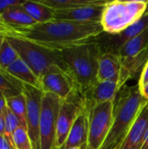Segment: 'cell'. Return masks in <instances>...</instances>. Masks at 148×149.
<instances>
[{
    "instance_id": "6da1fadb",
    "label": "cell",
    "mask_w": 148,
    "mask_h": 149,
    "mask_svg": "<svg viewBox=\"0 0 148 149\" xmlns=\"http://www.w3.org/2000/svg\"><path fill=\"white\" fill-rule=\"evenodd\" d=\"M21 38L49 46L58 47L88 41L104 32L101 23H79L54 19L20 29Z\"/></svg>"
},
{
    "instance_id": "7a4b0ae2",
    "label": "cell",
    "mask_w": 148,
    "mask_h": 149,
    "mask_svg": "<svg viewBox=\"0 0 148 149\" xmlns=\"http://www.w3.org/2000/svg\"><path fill=\"white\" fill-rule=\"evenodd\" d=\"M53 48L61 56L67 73L73 79L81 95L98 81L99 61L102 52L94 38Z\"/></svg>"
},
{
    "instance_id": "3957f363",
    "label": "cell",
    "mask_w": 148,
    "mask_h": 149,
    "mask_svg": "<svg viewBox=\"0 0 148 149\" xmlns=\"http://www.w3.org/2000/svg\"><path fill=\"white\" fill-rule=\"evenodd\" d=\"M147 104L148 100L141 94L138 84L124 86L117 94L111 131L101 149H113L122 142Z\"/></svg>"
},
{
    "instance_id": "277c9868",
    "label": "cell",
    "mask_w": 148,
    "mask_h": 149,
    "mask_svg": "<svg viewBox=\"0 0 148 149\" xmlns=\"http://www.w3.org/2000/svg\"><path fill=\"white\" fill-rule=\"evenodd\" d=\"M10 44L21 58L40 79L47 72L62 70L67 72L66 66L58 52L49 47L23 38H7Z\"/></svg>"
},
{
    "instance_id": "5b68a950",
    "label": "cell",
    "mask_w": 148,
    "mask_h": 149,
    "mask_svg": "<svg viewBox=\"0 0 148 149\" xmlns=\"http://www.w3.org/2000/svg\"><path fill=\"white\" fill-rule=\"evenodd\" d=\"M146 0L107 1L103 8L101 25L104 32L117 34L137 22L144 15Z\"/></svg>"
},
{
    "instance_id": "8992f818",
    "label": "cell",
    "mask_w": 148,
    "mask_h": 149,
    "mask_svg": "<svg viewBox=\"0 0 148 149\" xmlns=\"http://www.w3.org/2000/svg\"><path fill=\"white\" fill-rule=\"evenodd\" d=\"M115 100L94 107L88 114V141L85 149H101L113 125Z\"/></svg>"
},
{
    "instance_id": "52a82bcc",
    "label": "cell",
    "mask_w": 148,
    "mask_h": 149,
    "mask_svg": "<svg viewBox=\"0 0 148 149\" xmlns=\"http://www.w3.org/2000/svg\"><path fill=\"white\" fill-rule=\"evenodd\" d=\"M62 102L58 96L44 93L39 121L40 149H55L58 117Z\"/></svg>"
},
{
    "instance_id": "ba28073f",
    "label": "cell",
    "mask_w": 148,
    "mask_h": 149,
    "mask_svg": "<svg viewBox=\"0 0 148 149\" xmlns=\"http://www.w3.org/2000/svg\"><path fill=\"white\" fill-rule=\"evenodd\" d=\"M84 110L82 96L79 92L63 100L58 117L55 149L63 148L73 123Z\"/></svg>"
},
{
    "instance_id": "9c48e42d",
    "label": "cell",
    "mask_w": 148,
    "mask_h": 149,
    "mask_svg": "<svg viewBox=\"0 0 148 149\" xmlns=\"http://www.w3.org/2000/svg\"><path fill=\"white\" fill-rule=\"evenodd\" d=\"M23 93L26 99L27 131L31 138L33 149H40L39 121L44 92L39 88L24 85Z\"/></svg>"
},
{
    "instance_id": "30bf717a",
    "label": "cell",
    "mask_w": 148,
    "mask_h": 149,
    "mask_svg": "<svg viewBox=\"0 0 148 149\" xmlns=\"http://www.w3.org/2000/svg\"><path fill=\"white\" fill-rule=\"evenodd\" d=\"M148 28V14H145L137 22L117 34L103 32L94 39L99 44L102 52L118 53L120 49L132 38L140 34Z\"/></svg>"
},
{
    "instance_id": "8fae6325",
    "label": "cell",
    "mask_w": 148,
    "mask_h": 149,
    "mask_svg": "<svg viewBox=\"0 0 148 149\" xmlns=\"http://www.w3.org/2000/svg\"><path fill=\"white\" fill-rule=\"evenodd\" d=\"M119 92V78L110 80L97 81L81 95L85 111L87 113L98 105L115 100Z\"/></svg>"
},
{
    "instance_id": "7c38bea8",
    "label": "cell",
    "mask_w": 148,
    "mask_h": 149,
    "mask_svg": "<svg viewBox=\"0 0 148 149\" xmlns=\"http://www.w3.org/2000/svg\"><path fill=\"white\" fill-rule=\"evenodd\" d=\"M41 90L58 96L63 100L73 93L78 92L77 86L70 75L62 70L45 73L40 79Z\"/></svg>"
},
{
    "instance_id": "4fadbf2b",
    "label": "cell",
    "mask_w": 148,
    "mask_h": 149,
    "mask_svg": "<svg viewBox=\"0 0 148 149\" xmlns=\"http://www.w3.org/2000/svg\"><path fill=\"white\" fill-rule=\"evenodd\" d=\"M105 4L86 5L73 9L54 10V19L79 23H99L101 21Z\"/></svg>"
},
{
    "instance_id": "5bb4252c",
    "label": "cell",
    "mask_w": 148,
    "mask_h": 149,
    "mask_svg": "<svg viewBox=\"0 0 148 149\" xmlns=\"http://www.w3.org/2000/svg\"><path fill=\"white\" fill-rule=\"evenodd\" d=\"M121 58V57H120ZM148 61V49L138 55L121 58V67L119 75V88L126 85L128 80L140 77L141 72Z\"/></svg>"
},
{
    "instance_id": "9a60e30c",
    "label": "cell",
    "mask_w": 148,
    "mask_h": 149,
    "mask_svg": "<svg viewBox=\"0 0 148 149\" xmlns=\"http://www.w3.org/2000/svg\"><path fill=\"white\" fill-rule=\"evenodd\" d=\"M148 129V104L131 127L120 149H140Z\"/></svg>"
},
{
    "instance_id": "2e32d148",
    "label": "cell",
    "mask_w": 148,
    "mask_h": 149,
    "mask_svg": "<svg viewBox=\"0 0 148 149\" xmlns=\"http://www.w3.org/2000/svg\"><path fill=\"white\" fill-rule=\"evenodd\" d=\"M88 114L84 110L73 123L62 149H68L74 147H86L88 141Z\"/></svg>"
},
{
    "instance_id": "e0dca14e",
    "label": "cell",
    "mask_w": 148,
    "mask_h": 149,
    "mask_svg": "<svg viewBox=\"0 0 148 149\" xmlns=\"http://www.w3.org/2000/svg\"><path fill=\"white\" fill-rule=\"evenodd\" d=\"M121 67V58L118 53L102 52L99 61L98 81L118 79Z\"/></svg>"
},
{
    "instance_id": "ac0fdd59",
    "label": "cell",
    "mask_w": 148,
    "mask_h": 149,
    "mask_svg": "<svg viewBox=\"0 0 148 149\" xmlns=\"http://www.w3.org/2000/svg\"><path fill=\"white\" fill-rule=\"evenodd\" d=\"M11 76L18 79L24 85H28L36 88L41 89L40 80L38 77L33 72L30 66L21 58H18L5 70Z\"/></svg>"
},
{
    "instance_id": "d6986e66",
    "label": "cell",
    "mask_w": 148,
    "mask_h": 149,
    "mask_svg": "<svg viewBox=\"0 0 148 149\" xmlns=\"http://www.w3.org/2000/svg\"><path fill=\"white\" fill-rule=\"evenodd\" d=\"M0 18L10 26L18 30L31 27L37 24L23 8L22 4L8 9L0 16Z\"/></svg>"
},
{
    "instance_id": "ffe728a7",
    "label": "cell",
    "mask_w": 148,
    "mask_h": 149,
    "mask_svg": "<svg viewBox=\"0 0 148 149\" xmlns=\"http://www.w3.org/2000/svg\"><path fill=\"white\" fill-rule=\"evenodd\" d=\"M22 6L37 24L54 20V10L46 6L40 1L24 0Z\"/></svg>"
},
{
    "instance_id": "44dd1931",
    "label": "cell",
    "mask_w": 148,
    "mask_h": 149,
    "mask_svg": "<svg viewBox=\"0 0 148 149\" xmlns=\"http://www.w3.org/2000/svg\"><path fill=\"white\" fill-rule=\"evenodd\" d=\"M148 49V28L138 36L129 40L119 52L121 58L132 57L138 55Z\"/></svg>"
},
{
    "instance_id": "7402d4cb",
    "label": "cell",
    "mask_w": 148,
    "mask_h": 149,
    "mask_svg": "<svg viewBox=\"0 0 148 149\" xmlns=\"http://www.w3.org/2000/svg\"><path fill=\"white\" fill-rule=\"evenodd\" d=\"M24 86L18 79L11 76L5 70L0 68V91L7 99L23 93Z\"/></svg>"
},
{
    "instance_id": "603a6c76",
    "label": "cell",
    "mask_w": 148,
    "mask_h": 149,
    "mask_svg": "<svg viewBox=\"0 0 148 149\" xmlns=\"http://www.w3.org/2000/svg\"><path fill=\"white\" fill-rule=\"evenodd\" d=\"M41 3L54 10L73 9L86 5L105 4L106 0H39Z\"/></svg>"
},
{
    "instance_id": "cb8c5ba5",
    "label": "cell",
    "mask_w": 148,
    "mask_h": 149,
    "mask_svg": "<svg viewBox=\"0 0 148 149\" xmlns=\"http://www.w3.org/2000/svg\"><path fill=\"white\" fill-rule=\"evenodd\" d=\"M7 107L17 117L21 125L27 128L26 122V99L23 93L7 99Z\"/></svg>"
},
{
    "instance_id": "d4e9b609",
    "label": "cell",
    "mask_w": 148,
    "mask_h": 149,
    "mask_svg": "<svg viewBox=\"0 0 148 149\" xmlns=\"http://www.w3.org/2000/svg\"><path fill=\"white\" fill-rule=\"evenodd\" d=\"M3 114V118H4V126H5L4 136L7 138V140L10 141V143L11 144L12 148L14 149L13 134L16 131V129L19 126H22V125H21L19 120L17 119V117L8 107L5 108Z\"/></svg>"
},
{
    "instance_id": "484cf974",
    "label": "cell",
    "mask_w": 148,
    "mask_h": 149,
    "mask_svg": "<svg viewBox=\"0 0 148 149\" xmlns=\"http://www.w3.org/2000/svg\"><path fill=\"white\" fill-rule=\"evenodd\" d=\"M19 58L17 52L10 44L7 38H4L2 47L0 49V68L6 70L15 60Z\"/></svg>"
},
{
    "instance_id": "4316f807",
    "label": "cell",
    "mask_w": 148,
    "mask_h": 149,
    "mask_svg": "<svg viewBox=\"0 0 148 149\" xmlns=\"http://www.w3.org/2000/svg\"><path fill=\"white\" fill-rule=\"evenodd\" d=\"M14 149H33L27 128L19 126L13 134Z\"/></svg>"
},
{
    "instance_id": "83f0119b",
    "label": "cell",
    "mask_w": 148,
    "mask_h": 149,
    "mask_svg": "<svg viewBox=\"0 0 148 149\" xmlns=\"http://www.w3.org/2000/svg\"><path fill=\"white\" fill-rule=\"evenodd\" d=\"M0 38H21V32L20 30L10 26L0 18Z\"/></svg>"
},
{
    "instance_id": "f1b7e54d",
    "label": "cell",
    "mask_w": 148,
    "mask_h": 149,
    "mask_svg": "<svg viewBox=\"0 0 148 149\" xmlns=\"http://www.w3.org/2000/svg\"><path fill=\"white\" fill-rule=\"evenodd\" d=\"M24 2V0H0V16L8 9L16 5L23 4Z\"/></svg>"
},
{
    "instance_id": "f546056e",
    "label": "cell",
    "mask_w": 148,
    "mask_h": 149,
    "mask_svg": "<svg viewBox=\"0 0 148 149\" xmlns=\"http://www.w3.org/2000/svg\"><path fill=\"white\" fill-rule=\"evenodd\" d=\"M147 83H148V61L147 63L146 64L142 72H141V75L139 79V82H138V85L140 87H142L143 86H145Z\"/></svg>"
},
{
    "instance_id": "4dcf8cb0",
    "label": "cell",
    "mask_w": 148,
    "mask_h": 149,
    "mask_svg": "<svg viewBox=\"0 0 148 149\" xmlns=\"http://www.w3.org/2000/svg\"><path fill=\"white\" fill-rule=\"evenodd\" d=\"M0 149H13L7 138L2 134H0Z\"/></svg>"
},
{
    "instance_id": "1f68e13d",
    "label": "cell",
    "mask_w": 148,
    "mask_h": 149,
    "mask_svg": "<svg viewBox=\"0 0 148 149\" xmlns=\"http://www.w3.org/2000/svg\"><path fill=\"white\" fill-rule=\"evenodd\" d=\"M7 107V98L6 96L0 91V114L3 113L5 108Z\"/></svg>"
},
{
    "instance_id": "d6a6232c",
    "label": "cell",
    "mask_w": 148,
    "mask_h": 149,
    "mask_svg": "<svg viewBox=\"0 0 148 149\" xmlns=\"http://www.w3.org/2000/svg\"><path fill=\"white\" fill-rule=\"evenodd\" d=\"M4 130H5V126H4V118L3 114H0V134L4 135Z\"/></svg>"
},
{
    "instance_id": "836d02e7",
    "label": "cell",
    "mask_w": 148,
    "mask_h": 149,
    "mask_svg": "<svg viewBox=\"0 0 148 149\" xmlns=\"http://www.w3.org/2000/svg\"><path fill=\"white\" fill-rule=\"evenodd\" d=\"M140 93L143 95V97L148 100V83H147L142 87H140Z\"/></svg>"
},
{
    "instance_id": "e575fe53",
    "label": "cell",
    "mask_w": 148,
    "mask_h": 149,
    "mask_svg": "<svg viewBox=\"0 0 148 149\" xmlns=\"http://www.w3.org/2000/svg\"><path fill=\"white\" fill-rule=\"evenodd\" d=\"M140 149H148V129L146 133V135H145V138H144V141H143V143H142Z\"/></svg>"
},
{
    "instance_id": "d590c367",
    "label": "cell",
    "mask_w": 148,
    "mask_h": 149,
    "mask_svg": "<svg viewBox=\"0 0 148 149\" xmlns=\"http://www.w3.org/2000/svg\"><path fill=\"white\" fill-rule=\"evenodd\" d=\"M68 149H85V147H74V148H71Z\"/></svg>"
},
{
    "instance_id": "8d00e7d4",
    "label": "cell",
    "mask_w": 148,
    "mask_h": 149,
    "mask_svg": "<svg viewBox=\"0 0 148 149\" xmlns=\"http://www.w3.org/2000/svg\"><path fill=\"white\" fill-rule=\"evenodd\" d=\"M122 143H123V141H122V142H120V144H118V145H117V146H116V147H115V148H114L113 149H120V148H121V145H122Z\"/></svg>"
},
{
    "instance_id": "74e56055",
    "label": "cell",
    "mask_w": 148,
    "mask_h": 149,
    "mask_svg": "<svg viewBox=\"0 0 148 149\" xmlns=\"http://www.w3.org/2000/svg\"><path fill=\"white\" fill-rule=\"evenodd\" d=\"M3 40H4L3 38H0V49H1V47H2V45H3Z\"/></svg>"
},
{
    "instance_id": "f35d334b",
    "label": "cell",
    "mask_w": 148,
    "mask_h": 149,
    "mask_svg": "<svg viewBox=\"0 0 148 149\" xmlns=\"http://www.w3.org/2000/svg\"><path fill=\"white\" fill-rule=\"evenodd\" d=\"M145 14H148V1L147 2V8H146V11H145Z\"/></svg>"
}]
</instances>
